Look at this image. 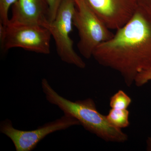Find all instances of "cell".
<instances>
[{
    "instance_id": "6da1fadb",
    "label": "cell",
    "mask_w": 151,
    "mask_h": 151,
    "mask_svg": "<svg viewBox=\"0 0 151 151\" xmlns=\"http://www.w3.org/2000/svg\"><path fill=\"white\" fill-rule=\"evenodd\" d=\"M92 57L100 65L119 72L127 86L151 67V12L138 5L130 19Z\"/></svg>"
},
{
    "instance_id": "7a4b0ae2",
    "label": "cell",
    "mask_w": 151,
    "mask_h": 151,
    "mask_svg": "<svg viewBox=\"0 0 151 151\" xmlns=\"http://www.w3.org/2000/svg\"><path fill=\"white\" fill-rule=\"evenodd\" d=\"M41 85L49 103L58 106L64 114L77 119L86 131L105 142L122 143L128 140L127 134L111 124L107 116L98 111L91 98L73 102L55 92L46 78L42 79Z\"/></svg>"
},
{
    "instance_id": "3957f363",
    "label": "cell",
    "mask_w": 151,
    "mask_h": 151,
    "mask_svg": "<svg viewBox=\"0 0 151 151\" xmlns=\"http://www.w3.org/2000/svg\"><path fill=\"white\" fill-rule=\"evenodd\" d=\"M52 35L48 29L40 25L9 22L0 24L2 51L19 47L38 53L49 54Z\"/></svg>"
},
{
    "instance_id": "277c9868",
    "label": "cell",
    "mask_w": 151,
    "mask_h": 151,
    "mask_svg": "<svg viewBox=\"0 0 151 151\" xmlns=\"http://www.w3.org/2000/svg\"><path fill=\"white\" fill-rule=\"evenodd\" d=\"M75 3L73 25L79 37L77 47L81 55L88 59L94 50L111 39L114 34L83 0H75Z\"/></svg>"
},
{
    "instance_id": "5b68a950",
    "label": "cell",
    "mask_w": 151,
    "mask_h": 151,
    "mask_svg": "<svg viewBox=\"0 0 151 151\" xmlns=\"http://www.w3.org/2000/svg\"><path fill=\"white\" fill-rule=\"evenodd\" d=\"M75 0H62L55 19L49 29L55 42L57 52L63 62L79 68H85L86 64L73 48L70 35L73 30Z\"/></svg>"
},
{
    "instance_id": "8992f818",
    "label": "cell",
    "mask_w": 151,
    "mask_h": 151,
    "mask_svg": "<svg viewBox=\"0 0 151 151\" xmlns=\"http://www.w3.org/2000/svg\"><path fill=\"white\" fill-rule=\"evenodd\" d=\"M79 125L77 119L64 114L60 119L46 123L35 130L23 131L14 128L12 121L6 119L1 122L0 132L11 139L16 151H31L50 134Z\"/></svg>"
},
{
    "instance_id": "52a82bcc",
    "label": "cell",
    "mask_w": 151,
    "mask_h": 151,
    "mask_svg": "<svg viewBox=\"0 0 151 151\" xmlns=\"http://www.w3.org/2000/svg\"><path fill=\"white\" fill-rule=\"evenodd\" d=\"M110 29L127 23L138 6L137 0H83Z\"/></svg>"
},
{
    "instance_id": "ba28073f",
    "label": "cell",
    "mask_w": 151,
    "mask_h": 151,
    "mask_svg": "<svg viewBox=\"0 0 151 151\" xmlns=\"http://www.w3.org/2000/svg\"><path fill=\"white\" fill-rule=\"evenodd\" d=\"M12 10L9 22L40 25L49 28L47 0H17Z\"/></svg>"
},
{
    "instance_id": "9c48e42d",
    "label": "cell",
    "mask_w": 151,
    "mask_h": 151,
    "mask_svg": "<svg viewBox=\"0 0 151 151\" xmlns=\"http://www.w3.org/2000/svg\"><path fill=\"white\" fill-rule=\"evenodd\" d=\"M129 112L127 109L112 108L106 116L109 122L113 126L122 129L129 126Z\"/></svg>"
},
{
    "instance_id": "30bf717a",
    "label": "cell",
    "mask_w": 151,
    "mask_h": 151,
    "mask_svg": "<svg viewBox=\"0 0 151 151\" xmlns=\"http://www.w3.org/2000/svg\"><path fill=\"white\" fill-rule=\"evenodd\" d=\"M132 102L129 95L123 90H119L110 98V105L114 109H127Z\"/></svg>"
},
{
    "instance_id": "8fae6325",
    "label": "cell",
    "mask_w": 151,
    "mask_h": 151,
    "mask_svg": "<svg viewBox=\"0 0 151 151\" xmlns=\"http://www.w3.org/2000/svg\"><path fill=\"white\" fill-rule=\"evenodd\" d=\"M17 0H0V24L6 26L7 24L9 18V11L11 6Z\"/></svg>"
},
{
    "instance_id": "7c38bea8",
    "label": "cell",
    "mask_w": 151,
    "mask_h": 151,
    "mask_svg": "<svg viewBox=\"0 0 151 151\" xmlns=\"http://www.w3.org/2000/svg\"><path fill=\"white\" fill-rule=\"evenodd\" d=\"M151 81V67L145 69L138 73L135 78L134 84L140 87Z\"/></svg>"
},
{
    "instance_id": "4fadbf2b",
    "label": "cell",
    "mask_w": 151,
    "mask_h": 151,
    "mask_svg": "<svg viewBox=\"0 0 151 151\" xmlns=\"http://www.w3.org/2000/svg\"><path fill=\"white\" fill-rule=\"evenodd\" d=\"M49 6L48 19L50 24L56 17L58 10L62 0H47Z\"/></svg>"
},
{
    "instance_id": "5bb4252c",
    "label": "cell",
    "mask_w": 151,
    "mask_h": 151,
    "mask_svg": "<svg viewBox=\"0 0 151 151\" xmlns=\"http://www.w3.org/2000/svg\"><path fill=\"white\" fill-rule=\"evenodd\" d=\"M138 5L142 6L151 12V0H137Z\"/></svg>"
},
{
    "instance_id": "9a60e30c",
    "label": "cell",
    "mask_w": 151,
    "mask_h": 151,
    "mask_svg": "<svg viewBox=\"0 0 151 151\" xmlns=\"http://www.w3.org/2000/svg\"><path fill=\"white\" fill-rule=\"evenodd\" d=\"M147 150L151 151V137H149L147 140Z\"/></svg>"
}]
</instances>
